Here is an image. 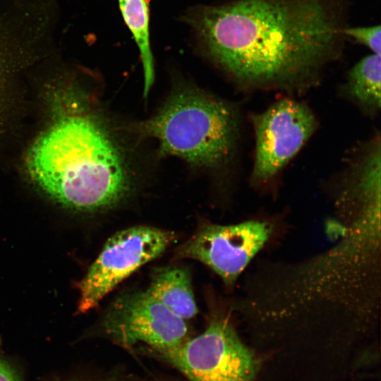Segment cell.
Instances as JSON below:
<instances>
[{
  "mask_svg": "<svg viewBox=\"0 0 381 381\" xmlns=\"http://www.w3.org/2000/svg\"><path fill=\"white\" fill-rule=\"evenodd\" d=\"M188 17L213 60L252 89L312 86L334 41L319 0H238L200 7Z\"/></svg>",
  "mask_w": 381,
  "mask_h": 381,
  "instance_id": "obj_1",
  "label": "cell"
},
{
  "mask_svg": "<svg viewBox=\"0 0 381 381\" xmlns=\"http://www.w3.org/2000/svg\"><path fill=\"white\" fill-rule=\"evenodd\" d=\"M25 162L35 186L54 202L74 211L111 208L133 188L120 143L87 116L59 120L32 144Z\"/></svg>",
  "mask_w": 381,
  "mask_h": 381,
  "instance_id": "obj_2",
  "label": "cell"
},
{
  "mask_svg": "<svg viewBox=\"0 0 381 381\" xmlns=\"http://www.w3.org/2000/svg\"><path fill=\"white\" fill-rule=\"evenodd\" d=\"M133 129L156 139L162 154L195 166L216 167L234 152L238 118L228 103L187 87L173 92L154 116Z\"/></svg>",
  "mask_w": 381,
  "mask_h": 381,
  "instance_id": "obj_3",
  "label": "cell"
},
{
  "mask_svg": "<svg viewBox=\"0 0 381 381\" xmlns=\"http://www.w3.org/2000/svg\"><path fill=\"white\" fill-rule=\"evenodd\" d=\"M150 351L190 381H260L262 370L259 354L224 318L213 319L202 334L174 348Z\"/></svg>",
  "mask_w": 381,
  "mask_h": 381,
  "instance_id": "obj_4",
  "label": "cell"
},
{
  "mask_svg": "<svg viewBox=\"0 0 381 381\" xmlns=\"http://www.w3.org/2000/svg\"><path fill=\"white\" fill-rule=\"evenodd\" d=\"M175 240L173 231L147 226L112 235L78 284V313L95 308L120 282L159 256Z\"/></svg>",
  "mask_w": 381,
  "mask_h": 381,
  "instance_id": "obj_5",
  "label": "cell"
},
{
  "mask_svg": "<svg viewBox=\"0 0 381 381\" xmlns=\"http://www.w3.org/2000/svg\"><path fill=\"white\" fill-rule=\"evenodd\" d=\"M251 121L255 137V160L250 181L254 185L272 179L301 149L318 127L317 119L305 104L284 98Z\"/></svg>",
  "mask_w": 381,
  "mask_h": 381,
  "instance_id": "obj_6",
  "label": "cell"
},
{
  "mask_svg": "<svg viewBox=\"0 0 381 381\" xmlns=\"http://www.w3.org/2000/svg\"><path fill=\"white\" fill-rule=\"evenodd\" d=\"M101 328L108 338L126 348L145 344L147 350L163 351L188 339L185 320L146 291L116 298L105 313Z\"/></svg>",
  "mask_w": 381,
  "mask_h": 381,
  "instance_id": "obj_7",
  "label": "cell"
},
{
  "mask_svg": "<svg viewBox=\"0 0 381 381\" xmlns=\"http://www.w3.org/2000/svg\"><path fill=\"white\" fill-rule=\"evenodd\" d=\"M271 233L262 222L232 225L207 224L176 250L181 258L197 260L214 271L227 285L233 284Z\"/></svg>",
  "mask_w": 381,
  "mask_h": 381,
  "instance_id": "obj_8",
  "label": "cell"
},
{
  "mask_svg": "<svg viewBox=\"0 0 381 381\" xmlns=\"http://www.w3.org/2000/svg\"><path fill=\"white\" fill-rule=\"evenodd\" d=\"M43 43L41 26L22 4L0 0V69L36 57Z\"/></svg>",
  "mask_w": 381,
  "mask_h": 381,
  "instance_id": "obj_9",
  "label": "cell"
},
{
  "mask_svg": "<svg viewBox=\"0 0 381 381\" xmlns=\"http://www.w3.org/2000/svg\"><path fill=\"white\" fill-rule=\"evenodd\" d=\"M146 291L183 320L193 318L198 312L190 274L183 266L172 265L156 270Z\"/></svg>",
  "mask_w": 381,
  "mask_h": 381,
  "instance_id": "obj_10",
  "label": "cell"
},
{
  "mask_svg": "<svg viewBox=\"0 0 381 381\" xmlns=\"http://www.w3.org/2000/svg\"><path fill=\"white\" fill-rule=\"evenodd\" d=\"M380 54L363 57L349 71L345 85L347 96L369 115L380 109Z\"/></svg>",
  "mask_w": 381,
  "mask_h": 381,
  "instance_id": "obj_11",
  "label": "cell"
},
{
  "mask_svg": "<svg viewBox=\"0 0 381 381\" xmlns=\"http://www.w3.org/2000/svg\"><path fill=\"white\" fill-rule=\"evenodd\" d=\"M118 2L122 18L140 53L144 74V96L146 97L155 80L147 0H118Z\"/></svg>",
  "mask_w": 381,
  "mask_h": 381,
  "instance_id": "obj_12",
  "label": "cell"
},
{
  "mask_svg": "<svg viewBox=\"0 0 381 381\" xmlns=\"http://www.w3.org/2000/svg\"><path fill=\"white\" fill-rule=\"evenodd\" d=\"M346 35L368 47L373 54H380L381 32L380 26H365L347 28L344 30Z\"/></svg>",
  "mask_w": 381,
  "mask_h": 381,
  "instance_id": "obj_13",
  "label": "cell"
},
{
  "mask_svg": "<svg viewBox=\"0 0 381 381\" xmlns=\"http://www.w3.org/2000/svg\"><path fill=\"white\" fill-rule=\"evenodd\" d=\"M0 381H22L17 370L1 355H0Z\"/></svg>",
  "mask_w": 381,
  "mask_h": 381,
  "instance_id": "obj_14",
  "label": "cell"
},
{
  "mask_svg": "<svg viewBox=\"0 0 381 381\" xmlns=\"http://www.w3.org/2000/svg\"><path fill=\"white\" fill-rule=\"evenodd\" d=\"M54 381H111V380L109 379L104 380V379L74 377V378L59 379Z\"/></svg>",
  "mask_w": 381,
  "mask_h": 381,
  "instance_id": "obj_15",
  "label": "cell"
}]
</instances>
